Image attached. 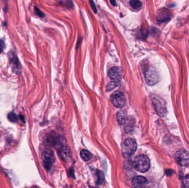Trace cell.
<instances>
[{"mask_svg":"<svg viewBox=\"0 0 189 188\" xmlns=\"http://www.w3.org/2000/svg\"><path fill=\"white\" fill-rule=\"evenodd\" d=\"M133 165L135 170L139 172H147L150 170V159L145 155H139L133 160Z\"/></svg>","mask_w":189,"mask_h":188,"instance_id":"1","label":"cell"},{"mask_svg":"<svg viewBox=\"0 0 189 188\" xmlns=\"http://www.w3.org/2000/svg\"><path fill=\"white\" fill-rule=\"evenodd\" d=\"M137 149V144L134 140L129 138L124 141L122 145V152L124 157H131Z\"/></svg>","mask_w":189,"mask_h":188,"instance_id":"2","label":"cell"},{"mask_svg":"<svg viewBox=\"0 0 189 188\" xmlns=\"http://www.w3.org/2000/svg\"><path fill=\"white\" fill-rule=\"evenodd\" d=\"M45 141L48 146L56 147L57 149L66 144V140L64 138L54 132H51L48 134L45 137Z\"/></svg>","mask_w":189,"mask_h":188,"instance_id":"3","label":"cell"},{"mask_svg":"<svg viewBox=\"0 0 189 188\" xmlns=\"http://www.w3.org/2000/svg\"><path fill=\"white\" fill-rule=\"evenodd\" d=\"M152 102L158 114L160 116H165L167 108L165 100L158 96L154 95L152 98Z\"/></svg>","mask_w":189,"mask_h":188,"instance_id":"4","label":"cell"},{"mask_svg":"<svg viewBox=\"0 0 189 188\" xmlns=\"http://www.w3.org/2000/svg\"><path fill=\"white\" fill-rule=\"evenodd\" d=\"M145 79L148 85L153 86L159 81V75L156 70L152 66L147 68L144 73Z\"/></svg>","mask_w":189,"mask_h":188,"instance_id":"5","label":"cell"},{"mask_svg":"<svg viewBox=\"0 0 189 188\" xmlns=\"http://www.w3.org/2000/svg\"><path fill=\"white\" fill-rule=\"evenodd\" d=\"M42 159L45 169L49 170L55 162L53 152L49 149L45 150L42 153Z\"/></svg>","mask_w":189,"mask_h":188,"instance_id":"6","label":"cell"},{"mask_svg":"<svg viewBox=\"0 0 189 188\" xmlns=\"http://www.w3.org/2000/svg\"><path fill=\"white\" fill-rule=\"evenodd\" d=\"M111 100L115 107L122 108L126 104V97L121 91H116L111 96Z\"/></svg>","mask_w":189,"mask_h":188,"instance_id":"7","label":"cell"},{"mask_svg":"<svg viewBox=\"0 0 189 188\" xmlns=\"http://www.w3.org/2000/svg\"><path fill=\"white\" fill-rule=\"evenodd\" d=\"M175 160L177 163L182 166L189 165V153L184 150H180L175 154Z\"/></svg>","mask_w":189,"mask_h":188,"instance_id":"8","label":"cell"},{"mask_svg":"<svg viewBox=\"0 0 189 188\" xmlns=\"http://www.w3.org/2000/svg\"><path fill=\"white\" fill-rule=\"evenodd\" d=\"M8 57L13 71L18 74L21 72V64L19 61L18 58L17 57L16 54L12 51L8 53Z\"/></svg>","mask_w":189,"mask_h":188,"instance_id":"9","label":"cell"},{"mask_svg":"<svg viewBox=\"0 0 189 188\" xmlns=\"http://www.w3.org/2000/svg\"><path fill=\"white\" fill-rule=\"evenodd\" d=\"M108 76L114 81H120L122 76V70L119 67H113L108 71Z\"/></svg>","mask_w":189,"mask_h":188,"instance_id":"10","label":"cell"},{"mask_svg":"<svg viewBox=\"0 0 189 188\" xmlns=\"http://www.w3.org/2000/svg\"><path fill=\"white\" fill-rule=\"evenodd\" d=\"M58 155L61 159L63 160H68L70 157L71 152L70 149H69L66 145H64L57 149Z\"/></svg>","mask_w":189,"mask_h":188,"instance_id":"11","label":"cell"},{"mask_svg":"<svg viewBox=\"0 0 189 188\" xmlns=\"http://www.w3.org/2000/svg\"><path fill=\"white\" fill-rule=\"evenodd\" d=\"M148 180L144 176H135L132 179V185L135 188L145 187L148 185Z\"/></svg>","mask_w":189,"mask_h":188,"instance_id":"12","label":"cell"},{"mask_svg":"<svg viewBox=\"0 0 189 188\" xmlns=\"http://www.w3.org/2000/svg\"><path fill=\"white\" fill-rule=\"evenodd\" d=\"M171 13L165 10L161 11V12H160L158 16V19L160 22H164L168 21L169 19H171Z\"/></svg>","mask_w":189,"mask_h":188,"instance_id":"13","label":"cell"},{"mask_svg":"<svg viewBox=\"0 0 189 188\" xmlns=\"http://www.w3.org/2000/svg\"><path fill=\"white\" fill-rule=\"evenodd\" d=\"M117 120L118 123L120 125L124 124L125 121L127 119V113L124 110H121L119 111L118 114H117Z\"/></svg>","mask_w":189,"mask_h":188,"instance_id":"14","label":"cell"},{"mask_svg":"<svg viewBox=\"0 0 189 188\" xmlns=\"http://www.w3.org/2000/svg\"><path fill=\"white\" fill-rule=\"evenodd\" d=\"M129 4L132 8L136 10H139L142 7V3L140 0H131Z\"/></svg>","mask_w":189,"mask_h":188,"instance_id":"15","label":"cell"},{"mask_svg":"<svg viewBox=\"0 0 189 188\" xmlns=\"http://www.w3.org/2000/svg\"><path fill=\"white\" fill-rule=\"evenodd\" d=\"M80 156L81 157L82 160L87 162L90 160L92 157V154L89 151L87 150H82L80 152Z\"/></svg>","mask_w":189,"mask_h":188,"instance_id":"16","label":"cell"},{"mask_svg":"<svg viewBox=\"0 0 189 188\" xmlns=\"http://www.w3.org/2000/svg\"><path fill=\"white\" fill-rule=\"evenodd\" d=\"M124 124L125 125L124 129L126 132H130L133 129V121L132 119H127Z\"/></svg>","mask_w":189,"mask_h":188,"instance_id":"17","label":"cell"},{"mask_svg":"<svg viewBox=\"0 0 189 188\" xmlns=\"http://www.w3.org/2000/svg\"><path fill=\"white\" fill-rule=\"evenodd\" d=\"M120 85L119 81H114L111 82L108 84L107 86V91H110L113 90L114 89L118 87Z\"/></svg>","mask_w":189,"mask_h":188,"instance_id":"18","label":"cell"},{"mask_svg":"<svg viewBox=\"0 0 189 188\" xmlns=\"http://www.w3.org/2000/svg\"><path fill=\"white\" fill-rule=\"evenodd\" d=\"M97 181H96V184L97 185H101L103 183V182L104 181V175L103 174L102 172L101 171L98 170L97 171Z\"/></svg>","mask_w":189,"mask_h":188,"instance_id":"19","label":"cell"},{"mask_svg":"<svg viewBox=\"0 0 189 188\" xmlns=\"http://www.w3.org/2000/svg\"><path fill=\"white\" fill-rule=\"evenodd\" d=\"M8 118L10 121L13 122V123H15V122H16L18 120L17 115L14 113H13V112L10 113L8 115Z\"/></svg>","mask_w":189,"mask_h":188,"instance_id":"20","label":"cell"},{"mask_svg":"<svg viewBox=\"0 0 189 188\" xmlns=\"http://www.w3.org/2000/svg\"><path fill=\"white\" fill-rule=\"evenodd\" d=\"M182 183L185 187L189 188V174H187L186 176L185 177L184 179H183Z\"/></svg>","mask_w":189,"mask_h":188,"instance_id":"21","label":"cell"},{"mask_svg":"<svg viewBox=\"0 0 189 188\" xmlns=\"http://www.w3.org/2000/svg\"><path fill=\"white\" fill-rule=\"evenodd\" d=\"M34 9H35V13L38 16L41 17V18H43V17H44L45 16V14L38 8L35 7Z\"/></svg>","mask_w":189,"mask_h":188,"instance_id":"22","label":"cell"},{"mask_svg":"<svg viewBox=\"0 0 189 188\" xmlns=\"http://www.w3.org/2000/svg\"><path fill=\"white\" fill-rule=\"evenodd\" d=\"M5 48L4 42L2 40H0V53L3 52V50Z\"/></svg>","mask_w":189,"mask_h":188,"instance_id":"23","label":"cell"},{"mask_svg":"<svg viewBox=\"0 0 189 188\" xmlns=\"http://www.w3.org/2000/svg\"><path fill=\"white\" fill-rule=\"evenodd\" d=\"M90 5H91L92 8L93 9L94 12H95L96 13L97 12V9H96V7L95 6V3H93V0H90Z\"/></svg>","mask_w":189,"mask_h":188,"instance_id":"24","label":"cell"},{"mask_svg":"<svg viewBox=\"0 0 189 188\" xmlns=\"http://www.w3.org/2000/svg\"><path fill=\"white\" fill-rule=\"evenodd\" d=\"M111 3L113 6H116V0H111Z\"/></svg>","mask_w":189,"mask_h":188,"instance_id":"25","label":"cell"}]
</instances>
